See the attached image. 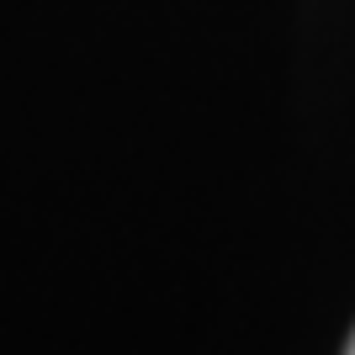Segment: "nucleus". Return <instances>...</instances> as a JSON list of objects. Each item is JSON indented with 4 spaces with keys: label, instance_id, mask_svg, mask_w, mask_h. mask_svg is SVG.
Wrapping results in <instances>:
<instances>
[{
    "label": "nucleus",
    "instance_id": "obj_1",
    "mask_svg": "<svg viewBox=\"0 0 355 355\" xmlns=\"http://www.w3.org/2000/svg\"><path fill=\"white\" fill-rule=\"evenodd\" d=\"M345 355H355V340H350V350H345Z\"/></svg>",
    "mask_w": 355,
    "mask_h": 355
}]
</instances>
